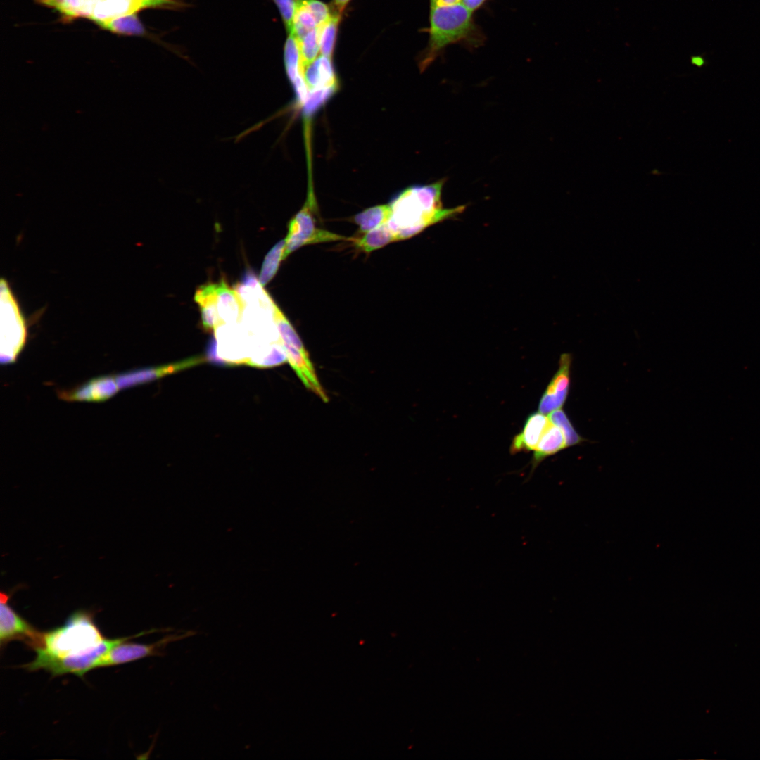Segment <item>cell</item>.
<instances>
[{
    "mask_svg": "<svg viewBox=\"0 0 760 760\" xmlns=\"http://www.w3.org/2000/svg\"><path fill=\"white\" fill-rule=\"evenodd\" d=\"M315 208L314 196L310 192L304 206L288 224L284 260L303 246L338 241L350 242L353 240V236L347 237L318 227Z\"/></svg>",
    "mask_w": 760,
    "mask_h": 760,
    "instance_id": "6",
    "label": "cell"
},
{
    "mask_svg": "<svg viewBox=\"0 0 760 760\" xmlns=\"http://www.w3.org/2000/svg\"><path fill=\"white\" fill-rule=\"evenodd\" d=\"M99 27L118 34L141 35L144 33V27L136 14L112 19Z\"/></svg>",
    "mask_w": 760,
    "mask_h": 760,
    "instance_id": "21",
    "label": "cell"
},
{
    "mask_svg": "<svg viewBox=\"0 0 760 760\" xmlns=\"http://www.w3.org/2000/svg\"><path fill=\"white\" fill-rule=\"evenodd\" d=\"M548 418L552 424L557 426L562 431L566 447L578 445L585 441V438L578 433L567 415L562 409L549 413Z\"/></svg>",
    "mask_w": 760,
    "mask_h": 760,
    "instance_id": "24",
    "label": "cell"
},
{
    "mask_svg": "<svg viewBox=\"0 0 760 760\" xmlns=\"http://www.w3.org/2000/svg\"><path fill=\"white\" fill-rule=\"evenodd\" d=\"M549 423V418L540 412L530 414L522 431L512 440L511 453L534 450Z\"/></svg>",
    "mask_w": 760,
    "mask_h": 760,
    "instance_id": "14",
    "label": "cell"
},
{
    "mask_svg": "<svg viewBox=\"0 0 760 760\" xmlns=\"http://www.w3.org/2000/svg\"><path fill=\"white\" fill-rule=\"evenodd\" d=\"M397 241L395 234L386 224L364 233L360 237L353 236L350 242L356 248L369 253Z\"/></svg>",
    "mask_w": 760,
    "mask_h": 760,
    "instance_id": "17",
    "label": "cell"
},
{
    "mask_svg": "<svg viewBox=\"0 0 760 760\" xmlns=\"http://www.w3.org/2000/svg\"><path fill=\"white\" fill-rule=\"evenodd\" d=\"M691 63H692V64H693V65H696L697 67H702L704 64V59L702 56H692L691 58Z\"/></svg>",
    "mask_w": 760,
    "mask_h": 760,
    "instance_id": "30",
    "label": "cell"
},
{
    "mask_svg": "<svg viewBox=\"0 0 760 760\" xmlns=\"http://www.w3.org/2000/svg\"><path fill=\"white\" fill-rule=\"evenodd\" d=\"M565 448H566V445L562 431L550 421L547 429L533 450L534 454L531 462V474L545 458L556 454Z\"/></svg>",
    "mask_w": 760,
    "mask_h": 760,
    "instance_id": "16",
    "label": "cell"
},
{
    "mask_svg": "<svg viewBox=\"0 0 760 760\" xmlns=\"http://www.w3.org/2000/svg\"><path fill=\"white\" fill-rule=\"evenodd\" d=\"M205 360L207 359L203 356H194L171 364L123 372L115 374V376L120 390L125 389L146 384L167 375L201 365L205 362Z\"/></svg>",
    "mask_w": 760,
    "mask_h": 760,
    "instance_id": "10",
    "label": "cell"
},
{
    "mask_svg": "<svg viewBox=\"0 0 760 760\" xmlns=\"http://www.w3.org/2000/svg\"><path fill=\"white\" fill-rule=\"evenodd\" d=\"M1 362H15L27 340V327L18 301L6 280L1 284Z\"/></svg>",
    "mask_w": 760,
    "mask_h": 760,
    "instance_id": "5",
    "label": "cell"
},
{
    "mask_svg": "<svg viewBox=\"0 0 760 760\" xmlns=\"http://www.w3.org/2000/svg\"><path fill=\"white\" fill-rule=\"evenodd\" d=\"M486 0H462L461 4L470 11L473 12L479 8Z\"/></svg>",
    "mask_w": 760,
    "mask_h": 760,
    "instance_id": "27",
    "label": "cell"
},
{
    "mask_svg": "<svg viewBox=\"0 0 760 760\" xmlns=\"http://www.w3.org/2000/svg\"><path fill=\"white\" fill-rule=\"evenodd\" d=\"M277 5L289 34L292 31L293 22L299 0H273Z\"/></svg>",
    "mask_w": 760,
    "mask_h": 760,
    "instance_id": "26",
    "label": "cell"
},
{
    "mask_svg": "<svg viewBox=\"0 0 760 760\" xmlns=\"http://www.w3.org/2000/svg\"><path fill=\"white\" fill-rule=\"evenodd\" d=\"M9 596L0 595V645L3 648L12 640H20L35 650L43 647L44 633L35 629L8 603Z\"/></svg>",
    "mask_w": 760,
    "mask_h": 760,
    "instance_id": "8",
    "label": "cell"
},
{
    "mask_svg": "<svg viewBox=\"0 0 760 760\" xmlns=\"http://www.w3.org/2000/svg\"><path fill=\"white\" fill-rule=\"evenodd\" d=\"M472 12L461 3L450 6H431L429 39L420 61L424 70L447 46L469 39L476 32Z\"/></svg>",
    "mask_w": 760,
    "mask_h": 760,
    "instance_id": "2",
    "label": "cell"
},
{
    "mask_svg": "<svg viewBox=\"0 0 760 760\" xmlns=\"http://www.w3.org/2000/svg\"><path fill=\"white\" fill-rule=\"evenodd\" d=\"M571 363L569 354L561 355L559 368L540 398L538 412L545 414L562 408L569 390Z\"/></svg>",
    "mask_w": 760,
    "mask_h": 760,
    "instance_id": "12",
    "label": "cell"
},
{
    "mask_svg": "<svg viewBox=\"0 0 760 760\" xmlns=\"http://www.w3.org/2000/svg\"><path fill=\"white\" fill-rule=\"evenodd\" d=\"M104 639L93 615L78 610L63 626L44 633V645L40 648L61 657L79 655L92 650Z\"/></svg>",
    "mask_w": 760,
    "mask_h": 760,
    "instance_id": "3",
    "label": "cell"
},
{
    "mask_svg": "<svg viewBox=\"0 0 760 760\" xmlns=\"http://www.w3.org/2000/svg\"><path fill=\"white\" fill-rule=\"evenodd\" d=\"M298 41L301 62L305 69L318 57L320 51L319 28L309 31Z\"/></svg>",
    "mask_w": 760,
    "mask_h": 760,
    "instance_id": "23",
    "label": "cell"
},
{
    "mask_svg": "<svg viewBox=\"0 0 760 760\" xmlns=\"http://www.w3.org/2000/svg\"><path fill=\"white\" fill-rule=\"evenodd\" d=\"M445 182L443 178L431 184L410 186L393 198L390 203L392 215L387 224L398 241L411 238L431 225L463 213L465 205L443 206L441 194Z\"/></svg>",
    "mask_w": 760,
    "mask_h": 760,
    "instance_id": "1",
    "label": "cell"
},
{
    "mask_svg": "<svg viewBox=\"0 0 760 760\" xmlns=\"http://www.w3.org/2000/svg\"><path fill=\"white\" fill-rule=\"evenodd\" d=\"M173 0H95L89 20L99 26L112 19L136 14L141 10L164 6Z\"/></svg>",
    "mask_w": 760,
    "mask_h": 760,
    "instance_id": "11",
    "label": "cell"
},
{
    "mask_svg": "<svg viewBox=\"0 0 760 760\" xmlns=\"http://www.w3.org/2000/svg\"><path fill=\"white\" fill-rule=\"evenodd\" d=\"M148 633V631H146L134 636L113 639L105 638L99 646L92 650L79 655L61 657L53 655L42 648H37L34 650L37 653L35 659L32 662L21 667L28 671L44 669L55 676L73 673L79 677H82L87 671L97 668L98 663L101 658L114 647L132 638Z\"/></svg>",
    "mask_w": 760,
    "mask_h": 760,
    "instance_id": "4",
    "label": "cell"
},
{
    "mask_svg": "<svg viewBox=\"0 0 760 760\" xmlns=\"http://www.w3.org/2000/svg\"><path fill=\"white\" fill-rule=\"evenodd\" d=\"M462 0H431V6H450L461 3Z\"/></svg>",
    "mask_w": 760,
    "mask_h": 760,
    "instance_id": "29",
    "label": "cell"
},
{
    "mask_svg": "<svg viewBox=\"0 0 760 760\" xmlns=\"http://www.w3.org/2000/svg\"><path fill=\"white\" fill-rule=\"evenodd\" d=\"M284 63L287 75L293 82L300 75H304L298 41L289 34L284 46Z\"/></svg>",
    "mask_w": 760,
    "mask_h": 760,
    "instance_id": "20",
    "label": "cell"
},
{
    "mask_svg": "<svg viewBox=\"0 0 760 760\" xmlns=\"http://www.w3.org/2000/svg\"><path fill=\"white\" fill-rule=\"evenodd\" d=\"M338 89V87L319 89L310 91L308 98L303 103L305 115L310 116L324 104Z\"/></svg>",
    "mask_w": 760,
    "mask_h": 760,
    "instance_id": "25",
    "label": "cell"
},
{
    "mask_svg": "<svg viewBox=\"0 0 760 760\" xmlns=\"http://www.w3.org/2000/svg\"><path fill=\"white\" fill-rule=\"evenodd\" d=\"M391 215L392 208L388 203L367 208L354 215L353 220L359 227V231L365 233L386 224Z\"/></svg>",
    "mask_w": 760,
    "mask_h": 760,
    "instance_id": "18",
    "label": "cell"
},
{
    "mask_svg": "<svg viewBox=\"0 0 760 760\" xmlns=\"http://www.w3.org/2000/svg\"><path fill=\"white\" fill-rule=\"evenodd\" d=\"M286 247V240L277 243L267 253L263 261L258 281L261 286L267 284L275 276L281 260Z\"/></svg>",
    "mask_w": 760,
    "mask_h": 760,
    "instance_id": "19",
    "label": "cell"
},
{
    "mask_svg": "<svg viewBox=\"0 0 760 760\" xmlns=\"http://www.w3.org/2000/svg\"><path fill=\"white\" fill-rule=\"evenodd\" d=\"M120 391L115 374L94 377L68 389H57L58 397L68 402H103Z\"/></svg>",
    "mask_w": 760,
    "mask_h": 760,
    "instance_id": "9",
    "label": "cell"
},
{
    "mask_svg": "<svg viewBox=\"0 0 760 760\" xmlns=\"http://www.w3.org/2000/svg\"><path fill=\"white\" fill-rule=\"evenodd\" d=\"M341 15L333 12L331 17L319 27L321 55L331 58Z\"/></svg>",
    "mask_w": 760,
    "mask_h": 760,
    "instance_id": "22",
    "label": "cell"
},
{
    "mask_svg": "<svg viewBox=\"0 0 760 760\" xmlns=\"http://www.w3.org/2000/svg\"><path fill=\"white\" fill-rule=\"evenodd\" d=\"M210 304L216 308L223 325L240 321L246 305L239 293L224 281L217 284L215 297Z\"/></svg>",
    "mask_w": 760,
    "mask_h": 760,
    "instance_id": "13",
    "label": "cell"
},
{
    "mask_svg": "<svg viewBox=\"0 0 760 760\" xmlns=\"http://www.w3.org/2000/svg\"><path fill=\"white\" fill-rule=\"evenodd\" d=\"M350 1V0H334V13L341 15Z\"/></svg>",
    "mask_w": 760,
    "mask_h": 760,
    "instance_id": "28",
    "label": "cell"
},
{
    "mask_svg": "<svg viewBox=\"0 0 760 760\" xmlns=\"http://www.w3.org/2000/svg\"><path fill=\"white\" fill-rule=\"evenodd\" d=\"M196 633L193 631H179L151 644L123 642L106 654L98 663L97 668L122 664L147 657L163 656L165 650L170 643L185 639Z\"/></svg>",
    "mask_w": 760,
    "mask_h": 760,
    "instance_id": "7",
    "label": "cell"
},
{
    "mask_svg": "<svg viewBox=\"0 0 760 760\" xmlns=\"http://www.w3.org/2000/svg\"><path fill=\"white\" fill-rule=\"evenodd\" d=\"M304 79L309 91L338 87L331 58L321 55L304 69Z\"/></svg>",
    "mask_w": 760,
    "mask_h": 760,
    "instance_id": "15",
    "label": "cell"
}]
</instances>
